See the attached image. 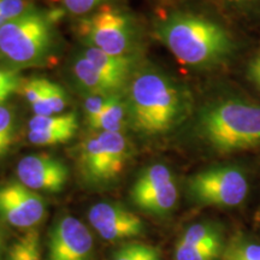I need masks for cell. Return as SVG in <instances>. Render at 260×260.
Listing matches in <instances>:
<instances>
[{
  "mask_svg": "<svg viewBox=\"0 0 260 260\" xmlns=\"http://www.w3.org/2000/svg\"><path fill=\"white\" fill-rule=\"evenodd\" d=\"M225 260H260V246L255 243H236L226 253Z\"/></svg>",
  "mask_w": 260,
  "mask_h": 260,
  "instance_id": "obj_26",
  "label": "cell"
},
{
  "mask_svg": "<svg viewBox=\"0 0 260 260\" xmlns=\"http://www.w3.org/2000/svg\"><path fill=\"white\" fill-rule=\"evenodd\" d=\"M68 12L75 16H87L105 5L110 0H61Z\"/></svg>",
  "mask_w": 260,
  "mask_h": 260,
  "instance_id": "obj_27",
  "label": "cell"
},
{
  "mask_svg": "<svg viewBox=\"0 0 260 260\" xmlns=\"http://www.w3.org/2000/svg\"><path fill=\"white\" fill-rule=\"evenodd\" d=\"M73 75L77 86L89 95H112L123 88V84L98 69L83 54L73 63Z\"/></svg>",
  "mask_w": 260,
  "mask_h": 260,
  "instance_id": "obj_13",
  "label": "cell"
},
{
  "mask_svg": "<svg viewBox=\"0 0 260 260\" xmlns=\"http://www.w3.org/2000/svg\"><path fill=\"white\" fill-rule=\"evenodd\" d=\"M157 35L174 57L187 67L210 69L232 56L230 34L212 19L194 14H174L160 22Z\"/></svg>",
  "mask_w": 260,
  "mask_h": 260,
  "instance_id": "obj_2",
  "label": "cell"
},
{
  "mask_svg": "<svg viewBox=\"0 0 260 260\" xmlns=\"http://www.w3.org/2000/svg\"><path fill=\"white\" fill-rule=\"evenodd\" d=\"M15 116L8 106L0 105V159L11 148L15 136Z\"/></svg>",
  "mask_w": 260,
  "mask_h": 260,
  "instance_id": "obj_23",
  "label": "cell"
},
{
  "mask_svg": "<svg viewBox=\"0 0 260 260\" xmlns=\"http://www.w3.org/2000/svg\"><path fill=\"white\" fill-rule=\"evenodd\" d=\"M76 31L89 47L112 56L132 57L135 28L129 15L122 10L106 4L100 6L79 19Z\"/></svg>",
  "mask_w": 260,
  "mask_h": 260,
  "instance_id": "obj_6",
  "label": "cell"
},
{
  "mask_svg": "<svg viewBox=\"0 0 260 260\" xmlns=\"http://www.w3.org/2000/svg\"><path fill=\"white\" fill-rule=\"evenodd\" d=\"M31 10L30 0H0V29Z\"/></svg>",
  "mask_w": 260,
  "mask_h": 260,
  "instance_id": "obj_24",
  "label": "cell"
},
{
  "mask_svg": "<svg viewBox=\"0 0 260 260\" xmlns=\"http://www.w3.org/2000/svg\"><path fill=\"white\" fill-rule=\"evenodd\" d=\"M132 203L142 212L167 216L176 207L178 189L174 174L167 165H148L139 174L130 189Z\"/></svg>",
  "mask_w": 260,
  "mask_h": 260,
  "instance_id": "obj_8",
  "label": "cell"
},
{
  "mask_svg": "<svg viewBox=\"0 0 260 260\" xmlns=\"http://www.w3.org/2000/svg\"><path fill=\"white\" fill-rule=\"evenodd\" d=\"M129 122L138 134L154 138L168 134L189 117L191 94L165 73L142 70L133 79L126 96Z\"/></svg>",
  "mask_w": 260,
  "mask_h": 260,
  "instance_id": "obj_1",
  "label": "cell"
},
{
  "mask_svg": "<svg viewBox=\"0 0 260 260\" xmlns=\"http://www.w3.org/2000/svg\"><path fill=\"white\" fill-rule=\"evenodd\" d=\"M79 126H69L54 130H42V132H29L28 139L35 146H56L70 141L76 135Z\"/></svg>",
  "mask_w": 260,
  "mask_h": 260,
  "instance_id": "obj_21",
  "label": "cell"
},
{
  "mask_svg": "<svg viewBox=\"0 0 260 260\" xmlns=\"http://www.w3.org/2000/svg\"><path fill=\"white\" fill-rule=\"evenodd\" d=\"M130 153V144L123 133L98 132L80 144L77 164L86 182L104 186L122 174Z\"/></svg>",
  "mask_w": 260,
  "mask_h": 260,
  "instance_id": "obj_5",
  "label": "cell"
},
{
  "mask_svg": "<svg viewBox=\"0 0 260 260\" xmlns=\"http://www.w3.org/2000/svg\"><path fill=\"white\" fill-rule=\"evenodd\" d=\"M88 222L103 240L123 241L144 234L145 224L138 214L117 203H98L88 211Z\"/></svg>",
  "mask_w": 260,
  "mask_h": 260,
  "instance_id": "obj_11",
  "label": "cell"
},
{
  "mask_svg": "<svg viewBox=\"0 0 260 260\" xmlns=\"http://www.w3.org/2000/svg\"><path fill=\"white\" fill-rule=\"evenodd\" d=\"M94 248L88 226L76 217L63 214L50 230L47 260H93Z\"/></svg>",
  "mask_w": 260,
  "mask_h": 260,
  "instance_id": "obj_9",
  "label": "cell"
},
{
  "mask_svg": "<svg viewBox=\"0 0 260 260\" xmlns=\"http://www.w3.org/2000/svg\"><path fill=\"white\" fill-rule=\"evenodd\" d=\"M56 12L41 14L34 9L0 29V58L14 67L44 63L53 47L52 24Z\"/></svg>",
  "mask_w": 260,
  "mask_h": 260,
  "instance_id": "obj_4",
  "label": "cell"
},
{
  "mask_svg": "<svg viewBox=\"0 0 260 260\" xmlns=\"http://www.w3.org/2000/svg\"><path fill=\"white\" fill-rule=\"evenodd\" d=\"M22 80L14 70L0 68V105L5 103L12 94L19 92Z\"/></svg>",
  "mask_w": 260,
  "mask_h": 260,
  "instance_id": "obj_25",
  "label": "cell"
},
{
  "mask_svg": "<svg viewBox=\"0 0 260 260\" xmlns=\"http://www.w3.org/2000/svg\"><path fill=\"white\" fill-rule=\"evenodd\" d=\"M83 56L87 59L92 61L98 69H100L104 74L110 76L121 84L126 83L130 73H132L134 58L132 57H121L112 56V54L105 53V52L96 50V48L88 47L83 52Z\"/></svg>",
  "mask_w": 260,
  "mask_h": 260,
  "instance_id": "obj_14",
  "label": "cell"
},
{
  "mask_svg": "<svg viewBox=\"0 0 260 260\" xmlns=\"http://www.w3.org/2000/svg\"><path fill=\"white\" fill-rule=\"evenodd\" d=\"M8 260H18V259H17V256L14 254V253L10 252L9 253V256H8Z\"/></svg>",
  "mask_w": 260,
  "mask_h": 260,
  "instance_id": "obj_32",
  "label": "cell"
},
{
  "mask_svg": "<svg viewBox=\"0 0 260 260\" xmlns=\"http://www.w3.org/2000/svg\"><path fill=\"white\" fill-rule=\"evenodd\" d=\"M18 181L29 189L59 193L69 180V170L60 159L48 154L25 155L17 165Z\"/></svg>",
  "mask_w": 260,
  "mask_h": 260,
  "instance_id": "obj_12",
  "label": "cell"
},
{
  "mask_svg": "<svg viewBox=\"0 0 260 260\" xmlns=\"http://www.w3.org/2000/svg\"><path fill=\"white\" fill-rule=\"evenodd\" d=\"M0 247H2V245H0Z\"/></svg>",
  "mask_w": 260,
  "mask_h": 260,
  "instance_id": "obj_33",
  "label": "cell"
},
{
  "mask_svg": "<svg viewBox=\"0 0 260 260\" xmlns=\"http://www.w3.org/2000/svg\"><path fill=\"white\" fill-rule=\"evenodd\" d=\"M46 204L41 195L21 182L0 187V218L19 229H31L44 219Z\"/></svg>",
  "mask_w": 260,
  "mask_h": 260,
  "instance_id": "obj_10",
  "label": "cell"
},
{
  "mask_svg": "<svg viewBox=\"0 0 260 260\" xmlns=\"http://www.w3.org/2000/svg\"><path fill=\"white\" fill-rule=\"evenodd\" d=\"M69 105V98L59 84L45 79L40 99L31 106L37 116L60 115Z\"/></svg>",
  "mask_w": 260,
  "mask_h": 260,
  "instance_id": "obj_16",
  "label": "cell"
},
{
  "mask_svg": "<svg viewBox=\"0 0 260 260\" xmlns=\"http://www.w3.org/2000/svg\"><path fill=\"white\" fill-rule=\"evenodd\" d=\"M178 241L191 246L223 245L220 229L213 223H197L188 226Z\"/></svg>",
  "mask_w": 260,
  "mask_h": 260,
  "instance_id": "obj_17",
  "label": "cell"
},
{
  "mask_svg": "<svg viewBox=\"0 0 260 260\" xmlns=\"http://www.w3.org/2000/svg\"><path fill=\"white\" fill-rule=\"evenodd\" d=\"M198 132L223 153L256 147L260 145V105L240 98L217 100L200 112Z\"/></svg>",
  "mask_w": 260,
  "mask_h": 260,
  "instance_id": "obj_3",
  "label": "cell"
},
{
  "mask_svg": "<svg viewBox=\"0 0 260 260\" xmlns=\"http://www.w3.org/2000/svg\"><path fill=\"white\" fill-rule=\"evenodd\" d=\"M110 96L111 95H89L87 98L84 103V113H86V122L88 124L102 115L109 103Z\"/></svg>",
  "mask_w": 260,
  "mask_h": 260,
  "instance_id": "obj_28",
  "label": "cell"
},
{
  "mask_svg": "<svg viewBox=\"0 0 260 260\" xmlns=\"http://www.w3.org/2000/svg\"><path fill=\"white\" fill-rule=\"evenodd\" d=\"M109 260H161V255L153 246L130 242L118 247Z\"/></svg>",
  "mask_w": 260,
  "mask_h": 260,
  "instance_id": "obj_19",
  "label": "cell"
},
{
  "mask_svg": "<svg viewBox=\"0 0 260 260\" xmlns=\"http://www.w3.org/2000/svg\"><path fill=\"white\" fill-rule=\"evenodd\" d=\"M223 245L191 246L177 241L175 247V260H216Z\"/></svg>",
  "mask_w": 260,
  "mask_h": 260,
  "instance_id": "obj_20",
  "label": "cell"
},
{
  "mask_svg": "<svg viewBox=\"0 0 260 260\" xmlns=\"http://www.w3.org/2000/svg\"><path fill=\"white\" fill-rule=\"evenodd\" d=\"M187 184L193 201L209 206H239L248 194V181L245 172L232 165L197 172Z\"/></svg>",
  "mask_w": 260,
  "mask_h": 260,
  "instance_id": "obj_7",
  "label": "cell"
},
{
  "mask_svg": "<svg viewBox=\"0 0 260 260\" xmlns=\"http://www.w3.org/2000/svg\"><path fill=\"white\" fill-rule=\"evenodd\" d=\"M248 77L260 89V53L248 65Z\"/></svg>",
  "mask_w": 260,
  "mask_h": 260,
  "instance_id": "obj_30",
  "label": "cell"
},
{
  "mask_svg": "<svg viewBox=\"0 0 260 260\" xmlns=\"http://www.w3.org/2000/svg\"><path fill=\"white\" fill-rule=\"evenodd\" d=\"M233 3H237V4H242V3H251L253 0H230Z\"/></svg>",
  "mask_w": 260,
  "mask_h": 260,
  "instance_id": "obj_31",
  "label": "cell"
},
{
  "mask_svg": "<svg viewBox=\"0 0 260 260\" xmlns=\"http://www.w3.org/2000/svg\"><path fill=\"white\" fill-rule=\"evenodd\" d=\"M69 126H79V117L76 112H67L60 115L37 116L34 115L29 121V132L54 130Z\"/></svg>",
  "mask_w": 260,
  "mask_h": 260,
  "instance_id": "obj_18",
  "label": "cell"
},
{
  "mask_svg": "<svg viewBox=\"0 0 260 260\" xmlns=\"http://www.w3.org/2000/svg\"><path fill=\"white\" fill-rule=\"evenodd\" d=\"M126 122H129L126 99L119 94L110 96L109 103L102 115L89 123V126L96 132H117L123 133Z\"/></svg>",
  "mask_w": 260,
  "mask_h": 260,
  "instance_id": "obj_15",
  "label": "cell"
},
{
  "mask_svg": "<svg viewBox=\"0 0 260 260\" xmlns=\"http://www.w3.org/2000/svg\"><path fill=\"white\" fill-rule=\"evenodd\" d=\"M10 252L18 260H42L39 233L35 230L28 232L11 247Z\"/></svg>",
  "mask_w": 260,
  "mask_h": 260,
  "instance_id": "obj_22",
  "label": "cell"
},
{
  "mask_svg": "<svg viewBox=\"0 0 260 260\" xmlns=\"http://www.w3.org/2000/svg\"><path fill=\"white\" fill-rule=\"evenodd\" d=\"M44 81L45 79H41V77H30V79L22 81L19 92L23 94L30 106L37 104L40 99L42 88H44Z\"/></svg>",
  "mask_w": 260,
  "mask_h": 260,
  "instance_id": "obj_29",
  "label": "cell"
}]
</instances>
